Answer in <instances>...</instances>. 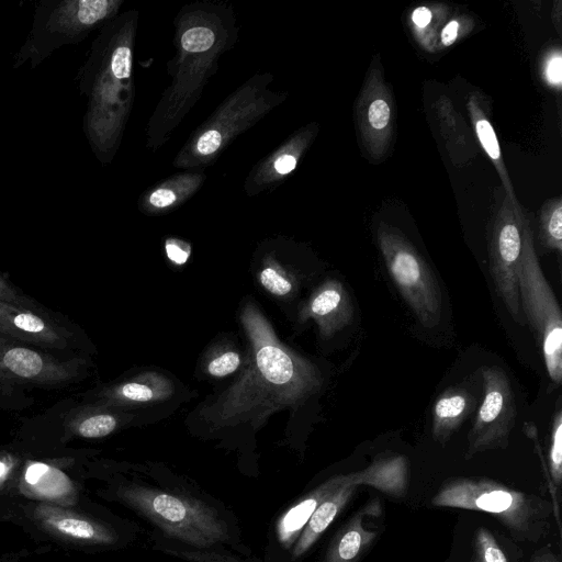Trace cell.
<instances>
[{
  "label": "cell",
  "instance_id": "6da1fadb",
  "mask_svg": "<svg viewBox=\"0 0 562 562\" xmlns=\"http://www.w3.org/2000/svg\"><path fill=\"white\" fill-rule=\"evenodd\" d=\"M243 319L251 341L255 366L250 368L251 375H247L252 381H249L250 384L239 383L232 387L225 402L220 403L218 412L257 386L259 391L255 405L266 403L268 409L295 403L318 389L321 376L315 367L281 346L266 319L254 307L248 306L244 311Z\"/></svg>",
  "mask_w": 562,
  "mask_h": 562
},
{
  "label": "cell",
  "instance_id": "7a4b0ae2",
  "mask_svg": "<svg viewBox=\"0 0 562 562\" xmlns=\"http://www.w3.org/2000/svg\"><path fill=\"white\" fill-rule=\"evenodd\" d=\"M438 507L492 514L521 541H537L549 527L551 505L535 495L488 479L459 477L446 482L431 498Z\"/></svg>",
  "mask_w": 562,
  "mask_h": 562
},
{
  "label": "cell",
  "instance_id": "3957f363",
  "mask_svg": "<svg viewBox=\"0 0 562 562\" xmlns=\"http://www.w3.org/2000/svg\"><path fill=\"white\" fill-rule=\"evenodd\" d=\"M117 5L112 0H43L34 13L26 41L16 52L13 68L40 65L56 49L79 43Z\"/></svg>",
  "mask_w": 562,
  "mask_h": 562
},
{
  "label": "cell",
  "instance_id": "277c9868",
  "mask_svg": "<svg viewBox=\"0 0 562 562\" xmlns=\"http://www.w3.org/2000/svg\"><path fill=\"white\" fill-rule=\"evenodd\" d=\"M119 494L126 504L178 540L210 547L228 539L226 525L216 512L196 499L138 485L122 487Z\"/></svg>",
  "mask_w": 562,
  "mask_h": 562
},
{
  "label": "cell",
  "instance_id": "5b68a950",
  "mask_svg": "<svg viewBox=\"0 0 562 562\" xmlns=\"http://www.w3.org/2000/svg\"><path fill=\"white\" fill-rule=\"evenodd\" d=\"M517 283L522 315L541 347L544 364L552 382L562 379V315L538 260L530 220L524 233V245L517 269Z\"/></svg>",
  "mask_w": 562,
  "mask_h": 562
},
{
  "label": "cell",
  "instance_id": "8992f818",
  "mask_svg": "<svg viewBox=\"0 0 562 562\" xmlns=\"http://www.w3.org/2000/svg\"><path fill=\"white\" fill-rule=\"evenodd\" d=\"M376 239L390 276L420 325L436 327L442 296L427 261L396 227L381 223Z\"/></svg>",
  "mask_w": 562,
  "mask_h": 562
},
{
  "label": "cell",
  "instance_id": "52a82bcc",
  "mask_svg": "<svg viewBox=\"0 0 562 562\" xmlns=\"http://www.w3.org/2000/svg\"><path fill=\"white\" fill-rule=\"evenodd\" d=\"M529 217L519 202H513L502 187L495 190L488 224V260L498 295L515 322L522 325L517 269Z\"/></svg>",
  "mask_w": 562,
  "mask_h": 562
},
{
  "label": "cell",
  "instance_id": "ba28073f",
  "mask_svg": "<svg viewBox=\"0 0 562 562\" xmlns=\"http://www.w3.org/2000/svg\"><path fill=\"white\" fill-rule=\"evenodd\" d=\"M355 116L359 143L367 157L374 162L384 160L394 138L396 111L379 57L372 61L358 94Z\"/></svg>",
  "mask_w": 562,
  "mask_h": 562
},
{
  "label": "cell",
  "instance_id": "9c48e42d",
  "mask_svg": "<svg viewBox=\"0 0 562 562\" xmlns=\"http://www.w3.org/2000/svg\"><path fill=\"white\" fill-rule=\"evenodd\" d=\"M82 362L61 359L0 334V381L35 386H61L79 379Z\"/></svg>",
  "mask_w": 562,
  "mask_h": 562
},
{
  "label": "cell",
  "instance_id": "30bf717a",
  "mask_svg": "<svg viewBox=\"0 0 562 562\" xmlns=\"http://www.w3.org/2000/svg\"><path fill=\"white\" fill-rule=\"evenodd\" d=\"M484 396L469 432L468 456L506 448L515 424V401L510 381L503 369H483Z\"/></svg>",
  "mask_w": 562,
  "mask_h": 562
},
{
  "label": "cell",
  "instance_id": "8fae6325",
  "mask_svg": "<svg viewBox=\"0 0 562 562\" xmlns=\"http://www.w3.org/2000/svg\"><path fill=\"white\" fill-rule=\"evenodd\" d=\"M0 334L40 349L69 348L72 333L48 312L22 308L0 300Z\"/></svg>",
  "mask_w": 562,
  "mask_h": 562
},
{
  "label": "cell",
  "instance_id": "7c38bea8",
  "mask_svg": "<svg viewBox=\"0 0 562 562\" xmlns=\"http://www.w3.org/2000/svg\"><path fill=\"white\" fill-rule=\"evenodd\" d=\"M37 521L59 537L90 544H111L115 533L106 526L60 507L41 504L35 508Z\"/></svg>",
  "mask_w": 562,
  "mask_h": 562
},
{
  "label": "cell",
  "instance_id": "4fadbf2b",
  "mask_svg": "<svg viewBox=\"0 0 562 562\" xmlns=\"http://www.w3.org/2000/svg\"><path fill=\"white\" fill-rule=\"evenodd\" d=\"M467 109L477 143L494 165L502 188L513 202H519L503 159L498 138L490 120V104L486 98L480 91L471 92L467 101Z\"/></svg>",
  "mask_w": 562,
  "mask_h": 562
},
{
  "label": "cell",
  "instance_id": "5bb4252c",
  "mask_svg": "<svg viewBox=\"0 0 562 562\" xmlns=\"http://www.w3.org/2000/svg\"><path fill=\"white\" fill-rule=\"evenodd\" d=\"M308 314L313 316L325 336L347 326L353 316V307L344 285L330 280L312 297Z\"/></svg>",
  "mask_w": 562,
  "mask_h": 562
},
{
  "label": "cell",
  "instance_id": "9a60e30c",
  "mask_svg": "<svg viewBox=\"0 0 562 562\" xmlns=\"http://www.w3.org/2000/svg\"><path fill=\"white\" fill-rule=\"evenodd\" d=\"M440 134L454 166L467 164L476 154L475 139L451 100L441 95L435 103Z\"/></svg>",
  "mask_w": 562,
  "mask_h": 562
},
{
  "label": "cell",
  "instance_id": "2e32d148",
  "mask_svg": "<svg viewBox=\"0 0 562 562\" xmlns=\"http://www.w3.org/2000/svg\"><path fill=\"white\" fill-rule=\"evenodd\" d=\"M355 485H369L392 496H403L407 490L408 464L404 456L383 457L362 471L346 474Z\"/></svg>",
  "mask_w": 562,
  "mask_h": 562
},
{
  "label": "cell",
  "instance_id": "e0dca14e",
  "mask_svg": "<svg viewBox=\"0 0 562 562\" xmlns=\"http://www.w3.org/2000/svg\"><path fill=\"white\" fill-rule=\"evenodd\" d=\"M356 490L357 485L350 483L345 474L344 483L321 502L299 535L293 549V559L302 557L314 544L349 502Z\"/></svg>",
  "mask_w": 562,
  "mask_h": 562
},
{
  "label": "cell",
  "instance_id": "ac0fdd59",
  "mask_svg": "<svg viewBox=\"0 0 562 562\" xmlns=\"http://www.w3.org/2000/svg\"><path fill=\"white\" fill-rule=\"evenodd\" d=\"M476 400L467 390L451 387L436 401L432 411V435L445 442L475 407Z\"/></svg>",
  "mask_w": 562,
  "mask_h": 562
},
{
  "label": "cell",
  "instance_id": "d6986e66",
  "mask_svg": "<svg viewBox=\"0 0 562 562\" xmlns=\"http://www.w3.org/2000/svg\"><path fill=\"white\" fill-rule=\"evenodd\" d=\"M374 506L356 513L333 540L324 562H356L376 537V531L367 529L364 517Z\"/></svg>",
  "mask_w": 562,
  "mask_h": 562
},
{
  "label": "cell",
  "instance_id": "ffe728a7",
  "mask_svg": "<svg viewBox=\"0 0 562 562\" xmlns=\"http://www.w3.org/2000/svg\"><path fill=\"white\" fill-rule=\"evenodd\" d=\"M344 481L345 474L330 477L291 507L278 524L277 531L279 540L285 544L291 543L303 530L321 502L340 486Z\"/></svg>",
  "mask_w": 562,
  "mask_h": 562
},
{
  "label": "cell",
  "instance_id": "44dd1931",
  "mask_svg": "<svg viewBox=\"0 0 562 562\" xmlns=\"http://www.w3.org/2000/svg\"><path fill=\"white\" fill-rule=\"evenodd\" d=\"M27 493L37 497L60 502L74 496V487L69 479L59 470L44 463L30 464L23 479Z\"/></svg>",
  "mask_w": 562,
  "mask_h": 562
},
{
  "label": "cell",
  "instance_id": "7402d4cb",
  "mask_svg": "<svg viewBox=\"0 0 562 562\" xmlns=\"http://www.w3.org/2000/svg\"><path fill=\"white\" fill-rule=\"evenodd\" d=\"M170 384L164 379L148 376L120 384L104 394V401L112 404H140L164 398L170 394Z\"/></svg>",
  "mask_w": 562,
  "mask_h": 562
},
{
  "label": "cell",
  "instance_id": "603a6c76",
  "mask_svg": "<svg viewBox=\"0 0 562 562\" xmlns=\"http://www.w3.org/2000/svg\"><path fill=\"white\" fill-rule=\"evenodd\" d=\"M538 237L541 246L548 250H562V199L547 200L539 213Z\"/></svg>",
  "mask_w": 562,
  "mask_h": 562
},
{
  "label": "cell",
  "instance_id": "cb8c5ba5",
  "mask_svg": "<svg viewBox=\"0 0 562 562\" xmlns=\"http://www.w3.org/2000/svg\"><path fill=\"white\" fill-rule=\"evenodd\" d=\"M471 562H507L493 533L484 527L475 533Z\"/></svg>",
  "mask_w": 562,
  "mask_h": 562
},
{
  "label": "cell",
  "instance_id": "d4e9b609",
  "mask_svg": "<svg viewBox=\"0 0 562 562\" xmlns=\"http://www.w3.org/2000/svg\"><path fill=\"white\" fill-rule=\"evenodd\" d=\"M117 426V419L111 414H94L80 419L74 431L83 438H100L111 434Z\"/></svg>",
  "mask_w": 562,
  "mask_h": 562
},
{
  "label": "cell",
  "instance_id": "484cf974",
  "mask_svg": "<svg viewBox=\"0 0 562 562\" xmlns=\"http://www.w3.org/2000/svg\"><path fill=\"white\" fill-rule=\"evenodd\" d=\"M549 467L552 480L557 486L562 480V412L559 408L553 417Z\"/></svg>",
  "mask_w": 562,
  "mask_h": 562
},
{
  "label": "cell",
  "instance_id": "4316f807",
  "mask_svg": "<svg viewBox=\"0 0 562 562\" xmlns=\"http://www.w3.org/2000/svg\"><path fill=\"white\" fill-rule=\"evenodd\" d=\"M215 41L212 30L196 26L187 30L181 37V46L189 53H201L210 49Z\"/></svg>",
  "mask_w": 562,
  "mask_h": 562
},
{
  "label": "cell",
  "instance_id": "83f0119b",
  "mask_svg": "<svg viewBox=\"0 0 562 562\" xmlns=\"http://www.w3.org/2000/svg\"><path fill=\"white\" fill-rule=\"evenodd\" d=\"M542 78L546 83L558 91L562 83V54L560 48L548 52L541 64Z\"/></svg>",
  "mask_w": 562,
  "mask_h": 562
},
{
  "label": "cell",
  "instance_id": "f1b7e54d",
  "mask_svg": "<svg viewBox=\"0 0 562 562\" xmlns=\"http://www.w3.org/2000/svg\"><path fill=\"white\" fill-rule=\"evenodd\" d=\"M0 300L12 305L32 310L44 311L41 305L29 295L22 293L8 279L0 273Z\"/></svg>",
  "mask_w": 562,
  "mask_h": 562
},
{
  "label": "cell",
  "instance_id": "f546056e",
  "mask_svg": "<svg viewBox=\"0 0 562 562\" xmlns=\"http://www.w3.org/2000/svg\"><path fill=\"white\" fill-rule=\"evenodd\" d=\"M262 286L274 295H286L292 291V283L283 274L271 267L265 268L259 273Z\"/></svg>",
  "mask_w": 562,
  "mask_h": 562
},
{
  "label": "cell",
  "instance_id": "4dcf8cb0",
  "mask_svg": "<svg viewBox=\"0 0 562 562\" xmlns=\"http://www.w3.org/2000/svg\"><path fill=\"white\" fill-rule=\"evenodd\" d=\"M240 357L237 352L227 351L212 359L207 364V372L216 378L226 376L235 372L240 366Z\"/></svg>",
  "mask_w": 562,
  "mask_h": 562
},
{
  "label": "cell",
  "instance_id": "1f68e13d",
  "mask_svg": "<svg viewBox=\"0 0 562 562\" xmlns=\"http://www.w3.org/2000/svg\"><path fill=\"white\" fill-rule=\"evenodd\" d=\"M465 24V19H451L443 24L439 34L440 47L451 46L461 35L462 25ZM467 25V24H465ZM439 47V48H440Z\"/></svg>",
  "mask_w": 562,
  "mask_h": 562
},
{
  "label": "cell",
  "instance_id": "d6a6232c",
  "mask_svg": "<svg viewBox=\"0 0 562 562\" xmlns=\"http://www.w3.org/2000/svg\"><path fill=\"white\" fill-rule=\"evenodd\" d=\"M222 144V135L217 131H207L202 134L196 143V150L201 155L215 153Z\"/></svg>",
  "mask_w": 562,
  "mask_h": 562
},
{
  "label": "cell",
  "instance_id": "836d02e7",
  "mask_svg": "<svg viewBox=\"0 0 562 562\" xmlns=\"http://www.w3.org/2000/svg\"><path fill=\"white\" fill-rule=\"evenodd\" d=\"M175 200V193L166 188L155 190L149 196L150 204L156 207H167L171 205Z\"/></svg>",
  "mask_w": 562,
  "mask_h": 562
},
{
  "label": "cell",
  "instance_id": "e575fe53",
  "mask_svg": "<svg viewBox=\"0 0 562 562\" xmlns=\"http://www.w3.org/2000/svg\"><path fill=\"white\" fill-rule=\"evenodd\" d=\"M166 252L168 258L177 265L184 263L188 260L190 254L188 249L182 248L175 240H168L166 243Z\"/></svg>",
  "mask_w": 562,
  "mask_h": 562
},
{
  "label": "cell",
  "instance_id": "d590c367",
  "mask_svg": "<svg viewBox=\"0 0 562 562\" xmlns=\"http://www.w3.org/2000/svg\"><path fill=\"white\" fill-rule=\"evenodd\" d=\"M296 166V159L293 155L280 156L274 162V169L280 175L291 172Z\"/></svg>",
  "mask_w": 562,
  "mask_h": 562
},
{
  "label": "cell",
  "instance_id": "8d00e7d4",
  "mask_svg": "<svg viewBox=\"0 0 562 562\" xmlns=\"http://www.w3.org/2000/svg\"><path fill=\"white\" fill-rule=\"evenodd\" d=\"M530 562H561L560 559L549 548H542L535 552Z\"/></svg>",
  "mask_w": 562,
  "mask_h": 562
},
{
  "label": "cell",
  "instance_id": "74e56055",
  "mask_svg": "<svg viewBox=\"0 0 562 562\" xmlns=\"http://www.w3.org/2000/svg\"><path fill=\"white\" fill-rule=\"evenodd\" d=\"M561 15H562V3L561 1H555L552 10V22L554 24V27L559 34H561Z\"/></svg>",
  "mask_w": 562,
  "mask_h": 562
},
{
  "label": "cell",
  "instance_id": "f35d334b",
  "mask_svg": "<svg viewBox=\"0 0 562 562\" xmlns=\"http://www.w3.org/2000/svg\"><path fill=\"white\" fill-rule=\"evenodd\" d=\"M10 470V464L5 461L0 460V482L5 479Z\"/></svg>",
  "mask_w": 562,
  "mask_h": 562
}]
</instances>
